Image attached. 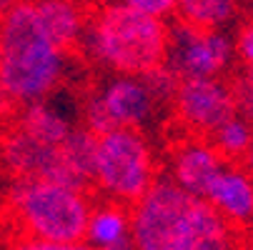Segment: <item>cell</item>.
Returning a JSON list of instances; mask_svg holds the SVG:
<instances>
[{
  "label": "cell",
  "instance_id": "4",
  "mask_svg": "<svg viewBox=\"0 0 253 250\" xmlns=\"http://www.w3.org/2000/svg\"><path fill=\"white\" fill-rule=\"evenodd\" d=\"M5 233L10 243L33 238L45 243H83L90 218L85 193L65 188L41 178L15 180L0 205Z\"/></svg>",
  "mask_w": 253,
  "mask_h": 250
},
{
  "label": "cell",
  "instance_id": "13",
  "mask_svg": "<svg viewBox=\"0 0 253 250\" xmlns=\"http://www.w3.org/2000/svg\"><path fill=\"white\" fill-rule=\"evenodd\" d=\"M246 0H175L178 23L201 30H226L238 20Z\"/></svg>",
  "mask_w": 253,
  "mask_h": 250
},
{
  "label": "cell",
  "instance_id": "10",
  "mask_svg": "<svg viewBox=\"0 0 253 250\" xmlns=\"http://www.w3.org/2000/svg\"><path fill=\"white\" fill-rule=\"evenodd\" d=\"M206 203L238 230H248L253 225V178L241 165L226 163L211 180Z\"/></svg>",
  "mask_w": 253,
  "mask_h": 250
},
{
  "label": "cell",
  "instance_id": "15",
  "mask_svg": "<svg viewBox=\"0 0 253 250\" xmlns=\"http://www.w3.org/2000/svg\"><path fill=\"white\" fill-rule=\"evenodd\" d=\"M15 125L20 130H25L28 135L48 143V145H60V143L68 138V133L73 130V125L65 120V115H60L58 110L48 108V105H43V103L28 105V110L18 118Z\"/></svg>",
  "mask_w": 253,
  "mask_h": 250
},
{
  "label": "cell",
  "instance_id": "11",
  "mask_svg": "<svg viewBox=\"0 0 253 250\" xmlns=\"http://www.w3.org/2000/svg\"><path fill=\"white\" fill-rule=\"evenodd\" d=\"M55 153L58 145H48V143L20 130L18 125H13L0 138V165L15 180H30V178L45 180L55 163Z\"/></svg>",
  "mask_w": 253,
  "mask_h": 250
},
{
  "label": "cell",
  "instance_id": "17",
  "mask_svg": "<svg viewBox=\"0 0 253 250\" xmlns=\"http://www.w3.org/2000/svg\"><path fill=\"white\" fill-rule=\"evenodd\" d=\"M233 55H238L241 65L253 73V18L238 28L233 38Z\"/></svg>",
  "mask_w": 253,
  "mask_h": 250
},
{
  "label": "cell",
  "instance_id": "21",
  "mask_svg": "<svg viewBox=\"0 0 253 250\" xmlns=\"http://www.w3.org/2000/svg\"><path fill=\"white\" fill-rule=\"evenodd\" d=\"M15 3H18V0H0V18H3V15H5V13H8L13 5H15Z\"/></svg>",
  "mask_w": 253,
  "mask_h": 250
},
{
  "label": "cell",
  "instance_id": "20",
  "mask_svg": "<svg viewBox=\"0 0 253 250\" xmlns=\"http://www.w3.org/2000/svg\"><path fill=\"white\" fill-rule=\"evenodd\" d=\"M241 168L253 178V140H251V148H248V153L243 155V160H241Z\"/></svg>",
  "mask_w": 253,
  "mask_h": 250
},
{
  "label": "cell",
  "instance_id": "6",
  "mask_svg": "<svg viewBox=\"0 0 253 250\" xmlns=\"http://www.w3.org/2000/svg\"><path fill=\"white\" fill-rule=\"evenodd\" d=\"M233 58V40L223 30H201L175 23L168 30L166 65L178 78H218Z\"/></svg>",
  "mask_w": 253,
  "mask_h": 250
},
{
  "label": "cell",
  "instance_id": "1",
  "mask_svg": "<svg viewBox=\"0 0 253 250\" xmlns=\"http://www.w3.org/2000/svg\"><path fill=\"white\" fill-rule=\"evenodd\" d=\"M135 250H243V230L231 225L211 203L156 178L128 210Z\"/></svg>",
  "mask_w": 253,
  "mask_h": 250
},
{
  "label": "cell",
  "instance_id": "16",
  "mask_svg": "<svg viewBox=\"0 0 253 250\" xmlns=\"http://www.w3.org/2000/svg\"><path fill=\"white\" fill-rule=\"evenodd\" d=\"M251 140H253V123H248L241 115H233L231 120H226L221 128H215L208 135L213 150L226 163H233V165H241L243 155L251 148Z\"/></svg>",
  "mask_w": 253,
  "mask_h": 250
},
{
  "label": "cell",
  "instance_id": "7",
  "mask_svg": "<svg viewBox=\"0 0 253 250\" xmlns=\"http://www.w3.org/2000/svg\"><path fill=\"white\" fill-rule=\"evenodd\" d=\"M156 108V100L140 78L118 75L85 105V130L93 135H105L118 128L138 130L151 120Z\"/></svg>",
  "mask_w": 253,
  "mask_h": 250
},
{
  "label": "cell",
  "instance_id": "14",
  "mask_svg": "<svg viewBox=\"0 0 253 250\" xmlns=\"http://www.w3.org/2000/svg\"><path fill=\"white\" fill-rule=\"evenodd\" d=\"M130 238V220L128 210L121 203H105L100 208H90L85 240L93 250H111Z\"/></svg>",
  "mask_w": 253,
  "mask_h": 250
},
{
  "label": "cell",
  "instance_id": "8",
  "mask_svg": "<svg viewBox=\"0 0 253 250\" xmlns=\"http://www.w3.org/2000/svg\"><path fill=\"white\" fill-rule=\"evenodd\" d=\"M170 103L180 125L196 135H211L238 115L231 85L218 78H178Z\"/></svg>",
  "mask_w": 253,
  "mask_h": 250
},
{
  "label": "cell",
  "instance_id": "5",
  "mask_svg": "<svg viewBox=\"0 0 253 250\" xmlns=\"http://www.w3.org/2000/svg\"><path fill=\"white\" fill-rule=\"evenodd\" d=\"M156 178L151 145L140 130L118 128L95 138L93 183L111 200L130 208Z\"/></svg>",
  "mask_w": 253,
  "mask_h": 250
},
{
  "label": "cell",
  "instance_id": "2",
  "mask_svg": "<svg viewBox=\"0 0 253 250\" xmlns=\"http://www.w3.org/2000/svg\"><path fill=\"white\" fill-rule=\"evenodd\" d=\"M168 30L163 18L121 3H103L88 15L81 40L100 65L118 75L140 78L166 65Z\"/></svg>",
  "mask_w": 253,
  "mask_h": 250
},
{
  "label": "cell",
  "instance_id": "12",
  "mask_svg": "<svg viewBox=\"0 0 253 250\" xmlns=\"http://www.w3.org/2000/svg\"><path fill=\"white\" fill-rule=\"evenodd\" d=\"M43 38L58 50L68 53L76 43H81L88 23V13L81 0H30Z\"/></svg>",
  "mask_w": 253,
  "mask_h": 250
},
{
  "label": "cell",
  "instance_id": "18",
  "mask_svg": "<svg viewBox=\"0 0 253 250\" xmlns=\"http://www.w3.org/2000/svg\"><path fill=\"white\" fill-rule=\"evenodd\" d=\"M111 3H121V5H128L133 10L148 13V15H156L163 20H166V15H170L175 10V0H111Z\"/></svg>",
  "mask_w": 253,
  "mask_h": 250
},
{
  "label": "cell",
  "instance_id": "24",
  "mask_svg": "<svg viewBox=\"0 0 253 250\" xmlns=\"http://www.w3.org/2000/svg\"><path fill=\"white\" fill-rule=\"evenodd\" d=\"M0 55H3V45H0Z\"/></svg>",
  "mask_w": 253,
  "mask_h": 250
},
{
  "label": "cell",
  "instance_id": "23",
  "mask_svg": "<svg viewBox=\"0 0 253 250\" xmlns=\"http://www.w3.org/2000/svg\"><path fill=\"white\" fill-rule=\"evenodd\" d=\"M243 250H253V240H251L248 245H243Z\"/></svg>",
  "mask_w": 253,
  "mask_h": 250
},
{
  "label": "cell",
  "instance_id": "19",
  "mask_svg": "<svg viewBox=\"0 0 253 250\" xmlns=\"http://www.w3.org/2000/svg\"><path fill=\"white\" fill-rule=\"evenodd\" d=\"M10 250H93L90 245L83 243H45V240H33V238H23L10 243Z\"/></svg>",
  "mask_w": 253,
  "mask_h": 250
},
{
  "label": "cell",
  "instance_id": "9",
  "mask_svg": "<svg viewBox=\"0 0 253 250\" xmlns=\"http://www.w3.org/2000/svg\"><path fill=\"white\" fill-rule=\"evenodd\" d=\"M226 160L213 150L206 138L183 140L170 148V180L186 193L206 200L208 185Z\"/></svg>",
  "mask_w": 253,
  "mask_h": 250
},
{
  "label": "cell",
  "instance_id": "22",
  "mask_svg": "<svg viewBox=\"0 0 253 250\" xmlns=\"http://www.w3.org/2000/svg\"><path fill=\"white\" fill-rule=\"evenodd\" d=\"M246 5H248V10L253 13V0H246Z\"/></svg>",
  "mask_w": 253,
  "mask_h": 250
},
{
  "label": "cell",
  "instance_id": "3",
  "mask_svg": "<svg viewBox=\"0 0 253 250\" xmlns=\"http://www.w3.org/2000/svg\"><path fill=\"white\" fill-rule=\"evenodd\" d=\"M0 88L13 103H41L63 80L65 53L43 38L30 0H18L0 18Z\"/></svg>",
  "mask_w": 253,
  "mask_h": 250
}]
</instances>
